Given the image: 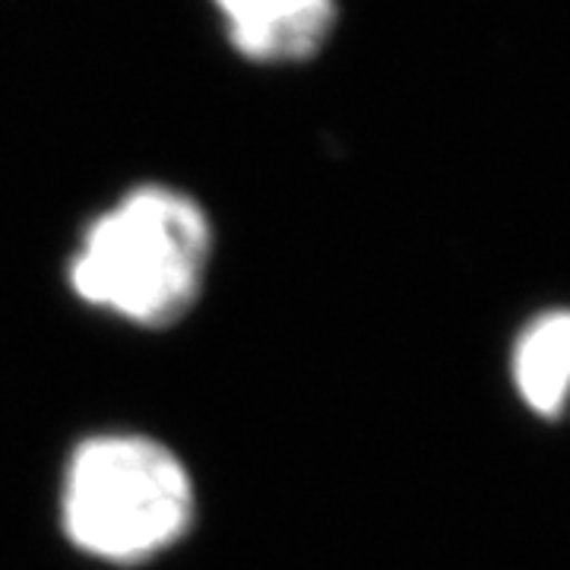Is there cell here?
<instances>
[{"instance_id": "obj_4", "label": "cell", "mask_w": 570, "mask_h": 570, "mask_svg": "<svg viewBox=\"0 0 570 570\" xmlns=\"http://www.w3.org/2000/svg\"><path fill=\"white\" fill-rule=\"evenodd\" d=\"M517 390L539 415H558L570 393V311H549L527 326L513 355Z\"/></svg>"}, {"instance_id": "obj_3", "label": "cell", "mask_w": 570, "mask_h": 570, "mask_svg": "<svg viewBox=\"0 0 570 570\" xmlns=\"http://www.w3.org/2000/svg\"><path fill=\"white\" fill-rule=\"evenodd\" d=\"M245 61L283 67L314 58L336 26V0H213Z\"/></svg>"}, {"instance_id": "obj_1", "label": "cell", "mask_w": 570, "mask_h": 570, "mask_svg": "<svg viewBox=\"0 0 570 570\" xmlns=\"http://www.w3.org/2000/svg\"><path fill=\"white\" fill-rule=\"evenodd\" d=\"M213 257L204 206L142 184L86 225L67 276L86 305L140 326H168L200 295Z\"/></svg>"}, {"instance_id": "obj_2", "label": "cell", "mask_w": 570, "mask_h": 570, "mask_svg": "<svg viewBox=\"0 0 570 570\" xmlns=\"http://www.w3.org/2000/svg\"><path fill=\"white\" fill-rule=\"evenodd\" d=\"M194 517L181 460L140 434L89 438L70 460L63 527L92 558L134 564L178 542Z\"/></svg>"}]
</instances>
